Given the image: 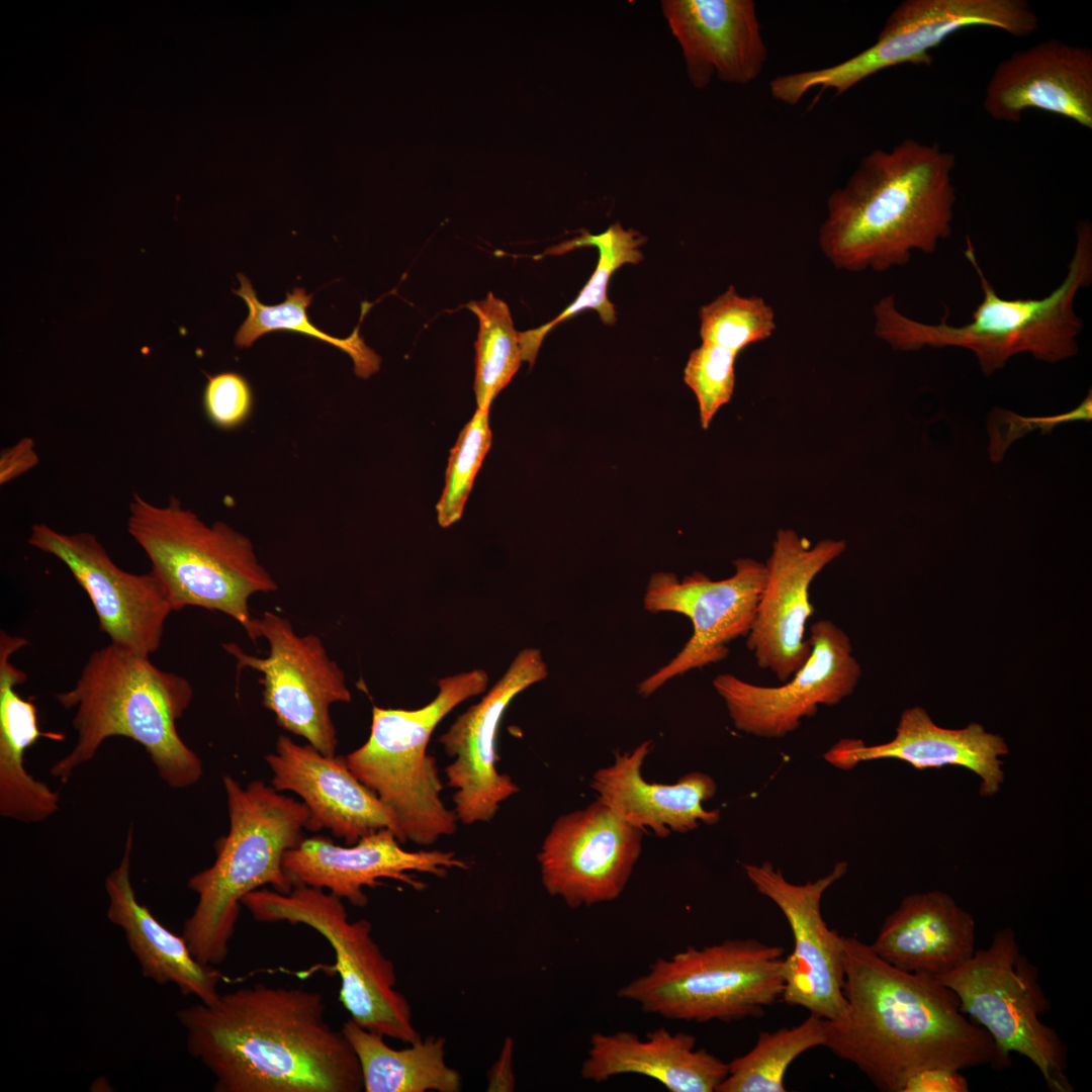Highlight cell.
Listing matches in <instances>:
<instances>
[{"label": "cell", "instance_id": "cell-34", "mask_svg": "<svg viewBox=\"0 0 1092 1092\" xmlns=\"http://www.w3.org/2000/svg\"><path fill=\"white\" fill-rule=\"evenodd\" d=\"M824 1042L825 1020L813 1014L793 1027L760 1031L749 1052L728 1063V1075L716 1092H785L790 1065Z\"/></svg>", "mask_w": 1092, "mask_h": 1092}, {"label": "cell", "instance_id": "cell-5", "mask_svg": "<svg viewBox=\"0 0 1092 1092\" xmlns=\"http://www.w3.org/2000/svg\"><path fill=\"white\" fill-rule=\"evenodd\" d=\"M964 255L979 277L982 301L963 326L915 321L898 310L893 295L874 305L876 336L900 351L925 347H957L970 350L982 372L989 376L1020 353L1056 363L1078 353L1077 338L1083 323L1075 311L1078 292L1092 282V224L1081 220L1076 226L1075 250L1062 283L1042 298L1001 297L980 266L971 239Z\"/></svg>", "mask_w": 1092, "mask_h": 1092}, {"label": "cell", "instance_id": "cell-8", "mask_svg": "<svg viewBox=\"0 0 1092 1092\" xmlns=\"http://www.w3.org/2000/svg\"><path fill=\"white\" fill-rule=\"evenodd\" d=\"M487 682L486 672L474 669L439 679L437 696L420 709L374 706L368 739L345 756L353 775L393 814L401 843L430 845L455 833L458 818L441 799L443 785L428 743L440 721L483 693Z\"/></svg>", "mask_w": 1092, "mask_h": 1092}, {"label": "cell", "instance_id": "cell-23", "mask_svg": "<svg viewBox=\"0 0 1092 1092\" xmlns=\"http://www.w3.org/2000/svg\"><path fill=\"white\" fill-rule=\"evenodd\" d=\"M983 107L994 120L1018 122L1029 109L1092 128V51L1050 38L1016 51L994 69Z\"/></svg>", "mask_w": 1092, "mask_h": 1092}, {"label": "cell", "instance_id": "cell-36", "mask_svg": "<svg viewBox=\"0 0 1092 1092\" xmlns=\"http://www.w3.org/2000/svg\"><path fill=\"white\" fill-rule=\"evenodd\" d=\"M699 315L702 342L738 354L745 347L768 339L777 329L774 309L763 298L740 295L732 285L703 305Z\"/></svg>", "mask_w": 1092, "mask_h": 1092}, {"label": "cell", "instance_id": "cell-17", "mask_svg": "<svg viewBox=\"0 0 1092 1092\" xmlns=\"http://www.w3.org/2000/svg\"><path fill=\"white\" fill-rule=\"evenodd\" d=\"M644 833L599 798L560 816L537 856L543 887L573 909L616 900L641 854Z\"/></svg>", "mask_w": 1092, "mask_h": 1092}, {"label": "cell", "instance_id": "cell-2", "mask_svg": "<svg viewBox=\"0 0 1092 1092\" xmlns=\"http://www.w3.org/2000/svg\"><path fill=\"white\" fill-rule=\"evenodd\" d=\"M326 1009L317 991L257 983L181 1008L177 1018L215 1092L363 1091L357 1056Z\"/></svg>", "mask_w": 1092, "mask_h": 1092}, {"label": "cell", "instance_id": "cell-35", "mask_svg": "<svg viewBox=\"0 0 1092 1092\" xmlns=\"http://www.w3.org/2000/svg\"><path fill=\"white\" fill-rule=\"evenodd\" d=\"M467 307L476 314L479 330L475 342L474 392L477 410L488 412L495 396L511 382L523 360L520 332L510 309L492 292Z\"/></svg>", "mask_w": 1092, "mask_h": 1092}, {"label": "cell", "instance_id": "cell-24", "mask_svg": "<svg viewBox=\"0 0 1092 1092\" xmlns=\"http://www.w3.org/2000/svg\"><path fill=\"white\" fill-rule=\"evenodd\" d=\"M661 6L696 88L707 87L714 75L745 85L762 73L767 50L754 1L664 0Z\"/></svg>", "mask_w": 1092, "mask_h": 1092}, {"label": "cell", "instance_id": "cell-3", "mask_svg": "<svg viewBox=\"0 0 1092 1092\" xmlns=\"http://www.w3.org/2000/svg\"><path fill=\"white\" fill-rule=\"evenodd\" d=\"M956 156L906 139L862 157L828 197L818 233L825 257L849 272H883L931 254L952 232Z\"/></svg>", "mask_w": 1092, "mask_h": 1092}, {"label": "cell", "instance_id": "cell-19", "mask_svg": "<svg viewBox=\"0 0 1092 1092\" xmlns=\"http://www.w3.org/2000/svg\"><path fill=\"white\" fill-rule=\"evenodd\" d=\"M547 674L540 650L523 649L489 692L440 736L445 752L454 758L445 772L448 786L455 789L454 812L463 824L490 821L500 803L519 791L495 766L497 731L512 700Z\"/></svg>", "mask_w": 1092, "mask_h": 1092}, {"label": "cell", "instance_id": "cell-42", "mask_svg": "<svg viewBox=\"0 0 1092 1092\" xmlns=\"http://www.w3.org/2000/svg\"><path fill=\"white\" fill-rule=\"evenodd\" d=\"M514 1041L511 1037L505 1040L502 1053L497 1061L488 1071L487 1091H513L516 1080L512 1068Z\"/></svg>", "mask_w": 1092, "mask_h": 1092}, {"label": "cell", "instance_id": "cell-18", "mask_svg": "<svg viewBox=\"0 0 1092 1092\" xmlns=\"http://www.w3.org/2000/svg\"><path fill=\"white\" fill-rule=\"evenodd\" d=\"M28 544L67 566L87 593L110 643L149 656L159 649L173 609L152 570L136 574L121 569L88 532L67 534L34 524Z\"/></svg>", "mask_w": 1092, "mask_h": 1092}, {"label": "cell", "instance_id": "cell-11", "mask_svg": "<svg viewBox=\"0 0 1092 1092\" xmlns=\"http://www.w3.org/2000/svg\"><path fill=\"white\" fill-rule=\"evenodd\" d=\"M242 904L259 922L303 924L332 946L340 976L339 999L360 1026L405 1043L421 1039L406 998L396 990L395 968L364 918L350 921L343 899L324 889L294 885L290 892L258 889Z\"/></svg>", "mask_w": 1092, "mask_h": 1092}, {"label": "cell", "instance_id": "cell-33", "mask_svg": "<svg viewBox=\"0 0 1092 1092\" xmlns=\"http://www.w3.org/2000/svg\"><path fill=\"white\" fill-rule=\"evenodd\" d=\"M238 279L240 287L233 292L245 301L249 312L235 335L236 347L249 348L267 333L293 332L328 343L347 353L353 360L355 374L361 378H368L379 370L380 357L365 344L359 335L358 327L349 337L341 339L325 333L311 323L306 308L312 301V293L295 287L291 292H286L283 302L267 305L258 299L248 277L239 273Z\"/></svg>", "mask_w": 1092, "mask_h": 1092}, {"label": "cell", "instance_id": "cell-15", "mask_svg": "<svg viewBox=\"0 0 1092 1092\" xmlns=\"http://www.w3.org/2000/svg\"><path fill=\"white\" fill-rule=\"evenodd\" d=\"M811 653L787 681L765 687L721 673L713 687L724 701L735 728L762 738H783L796 731L820 705L835 706L850 696L861 675L850 638L830 620L810 628Z\"/></svg>", "mask_w": 1092, "mask_h": 1092}, {"label": "cell", "instance_id": "cell-12", "mask_svg": "<svg viewBox=\"0 0 1092 1092\" xmlns=\"http://www.w3.org/2000/svg\"><path fill=\"white\" fill-rule=\"evenodd\" d=\"M1038 24L1025 0H904L890 13L871 47L830 67L777 76L769 82V92L788 105H796L815 88L841 95L891 67L932 65L933 50L960 30L986 26L1027 37Z\"/></svg>", "mask_w": 1092, "mask_h": 1092}, {"label": "cell", "instance_id": "cell-21", "mask_svg": "<svg viewBox=\"0 0 1092 1092\" xmlns=\"http://www.w3.org/2000/svg\"><path fill=\"white\" fill-rule=\"evenodd\" d=\"M400 844L389 829L378 830L346 846L316 835L303 838L288 849L282 864L294 885L328 890L357 907L368 902L364 888H375L383 879L421 891L426 885L412 872L443 878L451 869H469L453 851H408Z\"/></svg>", "mask_w": 1092, "mask_h": 1092}, {"label": "cell", "instance_id": "cell-39", "mask_svg": "<svg viewBox=\"0 0 1092 1092\" xmlns=\"http://www.w3.org/2000/svg\"><path fill=\"white\" fill-rule=\"evenodd\" d=\"M202 403L209 422L222 430H234L244 425L254 406V395L249 381L235 371L207 375Z\"/></svg>", "mask_w": 1092, "mask_h": 1092}, {"label": "cell", "instance_id": "cell-27", "mask_svg": "<svg viewBox=\"0 0 1092 1092\" xmlns=\"http://www.w3.org/2000/svg\"><path fill=\"white\" fill-rule=\"evenodd\" d=\"M695 1035L658 1027L640 1038L629 1030L595 1032L580 1067L583 1080L603 1083L615 1076L642 1075L670 1092H716L727 1077L728 1063L705 1049Z\"/></svg>", "mask_w": 1092, "mask_h": 1092}, {"label": "cell", "instance_id": "cell-7", "mask_svg": "<svg viewBox=\"0 0 1092 1092\" xmlns=\"http://www.w3.org/2000/svg\"><path fill=\"white\" fill-rule=\"evenodd\" d=\"M127 531L148 556L173 611H218L246 630L253 618L251 597L278 588L247 536L223 522L205 523L176 497L157 506L134 492Z\"/></svg>", "mask_w": 1092, "mask_h": 1092}, {"label": "cell", "instance_id": "cell-38", "mask_svg": "<svg viewBox=\"0 0 1092 1092\" xmlns=\"http://www.w3.org/2000/svg\"><path fill=\"white\" fill-rule=\"evenodd\" d=\"M737 355L734 351L708 342H702L690 354L684 380L697 397L704 429L708 428L718 410L731 399Z\"/></svg>", "mask_w": 1092, "mask_h": 1092}, {"label": "cell", "instance_id": "cell-26", "mask_svg": "<svg viewBox=\"0 0 1092 1092\" xmlns=\"http://www.w3.org/2000/svg\"><path fill=\"white\" fill-rule=\"evenodd\" d=\"M651 748L652 742L646 740L631 751L616 752L615 761L593 776L590 788L598 798L631 825L644 832L650 829L658 837L694 830L700 822H719V810L703 807L717 791L711 776L692 771L675 784L645 781L641 767Z\"/></svg>", "mask_w": 1092, "mask_h": 1092}, {"label": "cell", "instance_id": "cell-32", "mask_svg": "<svg viewBox=\"0 0 1092 1092\" xmlns=\"http://www.w3.org/2000/svg\"><path fill=\"white\" fill-rule=\"evenodd\" d=\"M645 238L633 230H625L619 222L610 225L604 233L592 235L583 232L579 237L554 248L555 254L564 253L574 248L594 246L599 251L597 267L573 300L561 313L549 323L526 332H520V344L523 360L532 365L545 335L556 325L577 314L584 309H595L606 325L616 323V309L608 298V285L612 274L624 264H637L643 259L639 247Z\"/></svg>", "mask_w": 1092, "mask_h": 1092}, {"label": "cell", "instance_id": "cell-4", "mask_svg": "<svg viewBox=\"0 0 1092 1092\" xmlns=\"http://www.w3.org/2000/svg\"><path fill=\"white\" fill-rule=\"evenodd\" d=\"M192 698L185 677L162 670L149 655L113 643L95 650L75 686L56 695L62 707L75 710L77 742L50 774L65 784L107 738L121 736L145 748L168 787L195 785L203 774L202 761L177 731Z\"/></svg>", "mask_w": 1092, "mask_h": 1092}, {"label": "cell", "instance_id": "cell-25", "mask_svg": "<svg viewBox=\"0 0 1092 1092\" xmlns=\"http://www.w3.org/2000/svg\"><path fill=\"white\" fill-rule=\"evenodd\" d=\"M1006 753L1004 739L986 732L980 724L971 723L963 729L941 728L924 709L913 707L902 713L891 741L868 746L860 739L842 738L823 756L842 770L881 758L900 759L918 769L961 765L981 778V795L992 796L1004 780L999 756Z\"/></svg>", "mask_w": 1092, "mask_h": 1092}, {"label": "cell", "instance_id": "cell-31", "mask_svg": "<svg viewBox=\"0 0 1092 1092\" xmlns=\"http://www.w3.org/2000/svg\"><path fill=\"white\" fill-rule=\"evenodd\" d=\"M342 1031L359 1061L365 1092H458L459 1072L445 1061L446 1039L429 1036L396 1050L384 1036L370 1031L351 1018Z\"/></svg>", "mask_w": 1092, "mask_h": 1092}, {"label": "cell", "instance_id": "cell-28", "mask_svg": "<svg viewBox=\"0 0 1092 1092\" xmlns=\"http://www.w3.org/2000/svg\"><path fill=\"white\" fill-rule=\"evenodd\" d=\"M976 937L972 914L935 890L904 897L870 944L889 964L938 979L973 957Z\"/></svg>", "mask_w": 1092, "mask_h": 1092}, {"label": "cell", "instance_id": "cell-13", "mask_svg": "<svg viewBox=\"0 0 1092 1092\" xmlns=\"http://www.w3.org/2000/svg\"><path fill=\"white\" fill-rule=\"evenodd\" d=\"M245 631L253 641L267 640V656L248 654L234 643L223 648L236 658L239 669L251 668L262 674L263 706L274 714L281 728L303 737L322 753L336 755L338 739L331 706L349 703L351 693L343 670L330 658L321 638L298 635L287 618L270 611L253 617Z\"/></svg>", "mask_w": 1092, "mask_h": 1092}, {"label": "cell", "instance_id": "cell-30", "mask_svg": "<svg viewBox=\"0 0 1092 1092\" xmlns=\"http://www.w3.org/2000/svg\"><path fill=\"white\" fill-rule=\"evenodd\" d=\"M15 650L0 648V814L24 823H37L59 809V794L34 779L24 766V754L39 738L62 740L57 732H42L37 708L21 697L16 686L27 675L12 662Z\"/></svg>", "mask_w": 1092, "mask_h": 1092}, {"label": "cell", "instance_id": "cell-41", "mask_svg": "<svg viewBox=\"0 0 1092 1092\" xmlns=\"http://www.w3.org/2000/svg\"><path fill=\"white\" fill-rule=\"evenodd\" d=\"M38 462L34 443L30 438H22L15 445L5 449L0 457V483H6L29 469Z\"/></svg>", "mask_w": 1092, "mask_h": 1092}, {"label": "cell", "instance_id": "cell-1", "mask_svg": "<svg viewBox=\"0 0 1092 1092\" xmlns=\"http://www.w3.org/2000/svg\"><path fill=\"white\" fill-rule=\"evenodd\" d=\"M841 944L847 1007L842 1017L824 1019V1046L877 1089L902 1092L913 1075L929 1068L1011 1066L937 978L889 964L856 936L841 935Z\"/></svg>", "mask_w": 1092, "mask_h": 1092}, {"label": "cell", "instance_id": "cell-40", "mask_svg": "<svg viewBox=\"0 0 1092 1092\" xmlns=\"http://www.w3.org/2000/svg\"><path fill=\"white\" fill-rule=\"evenodd\" d=\"M969 1082L961 1071L929 1068L913 1075L902 1092H968Z\"/></svg>", "mask_w": 1092, "mask_h": 1092}, {"label": "cell", "instance_id": "cell-6", "mask_svg": "<svg viewBox=\"0 0 1092 1092\" xmlns=\"http://www.w3.org/2000/svg\"><path fill=\"white\" fill-rule=\"evenodd\" d=\"M222 782L229 831L215 843L213 863L187 882L197 902L182 931L195 959L213 967L229 954L240 906L249 893L265 885L280 893L293 888L283 856L303 839L309 816L302 802L260 780L242 787L225 775Z\"/></svg>", "mask_w": 1092, "mask_h": 1092}, {"label": "cell", "instance_id": "cell-37", "mask_svg": "<svg viewBox=\"0 0 1092 1092\" xmlns=\"http://www.w3.org/2000/svg\"><path fill=\"white\" fill-rule=\"evenodd\" d=\"M488 412L476 410L450 451L445 485L436 506L441 527L457 522L463 513L474 478L491 446Z\"/></svg>", "mask_w": 1092, "mask_h": 1092}, {"label": "cell", "instance_id": "cell-9", "mask_svg": "<svg viewBox=\"0 0 1092 1092\" xmlns=\"http://www.w3.org/2000/svg\"><path fill=\"white\" fill-rule=\"evenodd\" d=\"M785 949L755 938L687 946L658 958L617 996L666 1019L731 1022L761 1017L782 999Z\"/></svg>", "mask_w": 1092, "mask_h": 1092}, {"label": "cell", "instance_id": "cell-29", "mask_svg": "<svg viewBox=\"0 0 1092 1092\" xmlns=\"http://www.w3.org/2000/svg\"><path fill=\"white\" fill-rule=\"evenodd\" d=\"M132 845L129 828L122 857L104 881L108 920L123 931L146 978L159 985L173 984L183 995H193L202 1003L214 1002L224 976L215 967L198 962L184 936L169 930L138 900L130 879Z\"/></svg>", "mask_w": 1092, "mask_h": 1092}, {"label": "cell", "instance_id": "cell-10", "mask_svg": "<svg viewBox=\"0 0 1092 1092\" xmlns=\"http://www.w3.org/2000/svg\"><path fill=\"white\" fill-rule=\"evenodd\" d=\"M959 998L960 1009L991 1036L1000 1054L1028 1059L1052 1092H1074L1068 1075V1048L1040 1017L1051 1002L1038 968L1021 951L1011 927L997 930L985 948L938 978Z\"/></svg>", "mask_w": 1092, "mask_h": 1092}, {"label": "cell", "instance_id": "cell-20", "mask_svg": "<svg viewBox=\"0 0 1092 1092\" xmlns=\"http://www.w3.org/2000/svg\"><path fill=\"white\" fill-rule=\"evenodd\" d=\"M846 548L844 540L823 539L811 546L791 529H780L765 563L766 575L746 645L757 665L790 679L811 653L806 624L814 613V578Z\"/></svg>", "mask_w": 1092, "mask_h": 1092}, {"label": "cell", "instance_id": "cell-16", "mask_svg": "<svg viewBox=\"0 0 1092 1092\" xmlns=\"http://www.w3.org/2000/svg\"><path fill=\"white\" fill-rule=\"evenodd\" d=\"M757 892L771 900L791 928L794 947L784 958L783 1001L810 1014L836 1020L845 1014L841 934L825 922L821 901L825 891L847 872L845 861L813 882L793 884L769 861L744 863Z\"/></svg>", "mask_w": 1092, "mask_h": 1092}, {"label": "cell", "instance_id": "cell-22", "mask_svg": "<svg viewBox=\"0 0 1092 1092\" xmlns=\"http://www.w3.org/2000/svg\"><path fill=\"white\" fill-rule=\"evenodd\" d=\"M265 760L272 787L296 794L308 809L306 830H330L347 845L381 829L391 830L398 839L393 814L353 775L345 756L326 755L309 743L301 745L280 735Z\"/></svg>", "mask_w": 1092, "mask_h": 1092}, {"label": "cell", "instance_id": "cell-14", "mask_svg": "<svg viewBox=\"0 0 1092 1092\" xmlns=\"http://www.w3.org/2000/svg\"><path fill=\"white\" fill-rule=\"evenodd\" d=\"M733 563V575L719 580L701 572L682 579L672 572L651 575L643 600L645 609L650 613L673 612L688 617L693 634L667 664L638 685L641 696H650L675 676L725 659L730 651L728 644L748 635L766 568L749 557L738 558Z\"/></svg>", "mask_w": 1092, "mask_h": 1092}]
</instances>
